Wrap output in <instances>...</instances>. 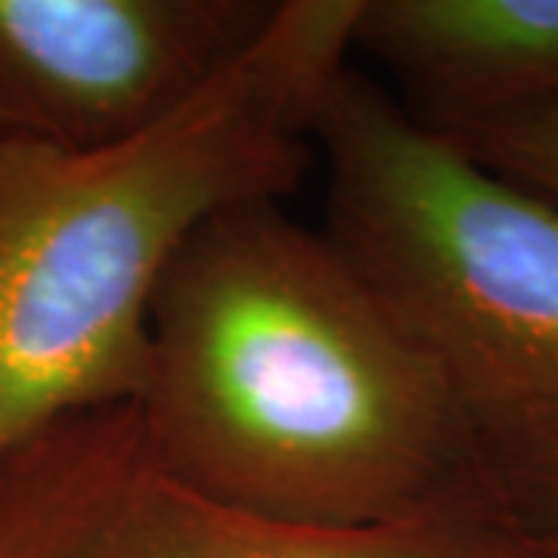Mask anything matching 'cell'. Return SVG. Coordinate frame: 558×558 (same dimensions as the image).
Listing matches in <instances>:
<instances>
[{"instance_id":"obj_1","label":"cell","mask_w":558,"mask_h":558,"mask_svg":"<svg viewBox=\"0 0 558 558\" xmlns=\"http://www.w3.org/2000/svg\"><path fill=\"white\" fill-rule=\"evenodd\" d=\"M131 407L174 475L264 519L381 531L497 506L469 400L282 202L223 208L180 245Z\"/></svg>"},{"instance_id":"obj_2","label":"cell","mask_w":558,"mask_h":558,"mask_svg":"<svg viewBox=\"0 0 558 558\" xmlns=\"http://www.w3.org/2000/svg\"><path fill=\"white\" fill-rule=\"evenodd\" d=\"M357 13L279 0L242 60L112 146L0 137V459L60 418L134 403L168 264L211 215L299 190Z\"/></svg>"},{"instance_id":"obj_3","label":"cell","mask_w":558,"mask_h":558,"mask_svg":"<svg viewBox=\"0 0 558 558\" xmlns=\"http://www.w3.org/2000/svg\"><path fill=\"white\" fill-rule=\"evenodd\" d=\"M326 236L469 403H558V205L351 65L314 119Z\"/></svg>"},{"instance_id":"obj_4","label":"cell","mask_w":558,"mask_h":558,"mask_svg":"<svg viewBox=\"0 0 558 558\" xmlns=\"http://www.w3.org/2000/svg\"><path fill=\"white\" fill-rule=\"evenodd\" d=\"M0 558H558L499 506L323 531L264 519L174 475L131 403L47 425L0 459Z\"/></svg>"},{"instance_id":"obj_5","label":"cell","mask_w":558,"mask_h":558,"mask_svg":"<svg viewBox=\"0 0 558 558\" xmlns=\"http://www.w3.org/2000/svg\"><path fill=\"white\" fill-rule=\"evenodd\" d=\"M279 0H0V137L100 149L199 97Z\"/></svg>"},{"instance_id":"obj_6","label":"cell","mask_w":558,"mask_h":558,"mask_svg":"<svg viewBox=\"0 0 558 558\" xmlns=\"http://www.w3.org/2000/svg\"><path fill=\"white\" fill-rule=\"evenodd\" d=\"M354 53L425 128L558 100V0H360Z\"/></svg>"},{"instance_id":"obj_7","label":"cell","mask_w":558,"mask_h":558,"mask_svg":"<svg viewBox=\"0 0 558 558\" xmlns=\"http://www.w3.org/2000/svg\"><path fill=\"white\" fill-rule=\"evenodd\" d=\"M469 407L490 497L558 556V403Z\"/></svg>"},{"instance_id":"obj_8","label":"cell","mask_w":558,"mask_h":558,"mask_svg":"<svg viewBox=\"0 0 558 558\" xmlns=\"http://www.w3.org/2000/svg\"><path fill=\"white\" fill-rule=\"evenodd\" d=\"M472 159L558 205V100L444 134Z\"/></svg>"}]
</instances>
